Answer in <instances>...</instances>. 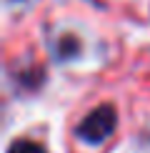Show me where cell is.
<instances>
[{
	"label": "cell",
	"mask_w": 150,
	"mask_h": 153,
	"mask_svg": "<svg viewBox=\"0 0 150 153\" xmlns=\"http://www.w3.org/2000/svg\"><path fill=\"white\" fill-rule=\"evenodd\" d=\"M118 126V113L112 105H100L95 111H90L88 116L80 120L78 126V136L85 143H103L112 136Z\"/></svg>",
	"instance_id": "1"
},
{
	"label": "cell",
	"mask_w": 150,
	"mask_h": 153,
	"mask_svg": "<svg viewBox=\"0 0 150 153\" xmlns=\"http://www.w3.org/2000/svg\"><path fill=\"white\" fill-rule=\"evenodd\" d=\"M8 153H48L45 148H43L40 143H35V141H12L10 143V148H8Z\"/></svg>",
	"instance_id": "2"
}]
</instances>
